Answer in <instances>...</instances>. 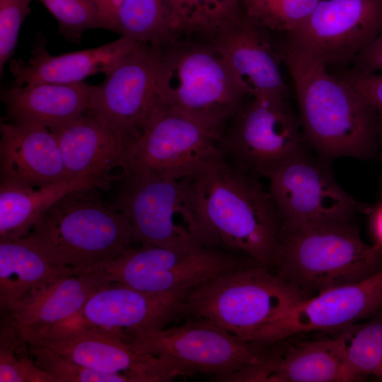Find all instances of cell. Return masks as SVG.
<instances>
[{
  "label": "cell",
  "instance_id": "1",
  "mask_svg": "<svg viewBox=\"0 0 382 382\" xmlns=\"http://www.w3.org/2000/svg\"><path fill=\"white\" fill-rule=\"evenodd\" d=\"M283 52L306 144L327 161L371 157L381 129L368 101L325 65L285 45Z\"/></svg>",
  "mask_w": 382,
  "mask_h": 382
},
{
  "label": "cell",
  "instance_id": "2",
  "mask_svg": "<svg viewBox=\"0 0 382 382\" xmlns=\"http://www.w3.org/2000/svg\"><path fill=\"white\" fill-rule=\"evenodd\" d=\"M185 178L221 246L272 269L282 222L270 191L258 178L231 164L219 148Z\"/></svg>",
  "mask_w": 382,
  "mask_h": 382
},
{
  "label": "cell",
  "instance_id": "3",
  "mask_svg": "<svg viewBox=\"0 0 382 382\" xmlns=\"http://www.w3.org/2000/svg\"><path fill=\"white\" fill-rule=\"evenodd\" d=\"M272 269L309 298L379 272L382 250L366 243L352 220L282 226Z\"/></svg>",
  "mask_w": 382,
  "mask_h": 382
},
{
  "label": "cell",
  "instance_id": "4",
  "mask_svg": "<svg viewBox=\"0 0 382 382\" xmlns=\"http://www.w3.org/2000/svg\"><path fill=\"white\" fill-rule=\"evenodd\" d=\"M98 190L81 188L65 195L40 215L23 238L52 262L76 274L125 254L133 243L129 221Z\"/></svg>",
  "mask_w": 382,
  "mask_h": 382
},
{
  "label": "cell",
  "instance_id": "5",
  "mask_svg": "<svg viewBox=\"0 0 382 382\" xmlns=\"http://www.w3.org/2000/svg\"><path fill=\"white\" fill-rule=\"evenodd\" d=\"M112 200L129 220L133 243L163 248H221L187 178L153 174L116 176Z\"/></svg>",
  "mask_w": 382,
  "mask_h": 382
},
{
  "label": "cell",
  "instance_id": "6",
  "mask_svg": "<svg viewBox=\"0 0 382 382\" xmlns=\"http://www.w3.org/2000/svg\"><path fill=\"white\" fill-rule=\"evenodd\" d=\"M307 298L271 269L247 265L187 292L185 318L209 319L245 342L263 346L271 327Z\"/></svg>",
  "mask_w": 382,
  "mask_h": 382
},
{
  "label": "cell",
  "instance_id": "7",
  "mask_svg": "<svg viewBox=\"0 0 382 382\" xmlns=\"http://www.w3.org/2000/svg\"><path fill=\"white\" fill-rule=\"evenodd\" d=\"M161 48L159 100L221 134L249 96L224 59L191 35Z\"/></svg>",
  "mask_w": 382,
  "mask_h": 382
},
{
  "label": "cell",
  "instance_id": "8",
  "mask_svg": "<svg viewBox=\"0 0 382 382\" xmlns=\"http://www.w3.org/2000/svg\"><path fill=\"white\" fill-rule=\"evenodd\" d=\"M224 127L219 148L234 166L258 178L306 151L299 118L286 98L255 96Z\"/></svg>",
  "mask_w": 382,
  "mask_h": 382
},
{
  "label": "cell",
  "instance_id": "9",
  "mask_svg": "<svg viewBox=\"0 0 382 382\" xmlns=\"http://www.w3.org/2000/svg\"><path fill=\"white\" fill-rule=\"evenodd\" d=\"M245 265L243 260L220 248L177 249L141 245L82 272L98 271L110 282L144 292L186 294Z\"/></svg>",
  "mask_w": 382,
  "mask_h": 382
},
{
  "label": "cell",
  "instance_id": "10",
  "mask_svg": "<svg viewBox=\"0 0 382 382\" xmlns=\"http://www.w3.org/2000/svg\"><path fill=\"white\" fill-rule=\"evenodd\" d=\"M131 342L144 352L169 359L185 376L204 374L214 381L260 361L269 351L209 319L194 316L180 325L137 335Z\"/></svg>",
  "mask_w": 382,
  "mask_h": 382
},
{
  "label": "cell",
  "instance_id": "11",
  "mask_svg": "<svg viewBox=\"0 0 382 382\" xmlns=\"http://www.w3.org/2000/svg\"><path fill=\"white\" fill-rule=\"evenodd\" d=\"M221 133L167 106L159 100L141 133L123 150V174L189 176L219 148Z\"/></svg>",
  "mask_w": 382,
  "mask_h": 382
},
{
  "label": "cell",
  "instance_id": "12",
  "mask_svg": "<svg viewBox=\"0 0 382 382\" xmlns=\"http://www.w3.org/2000/svg\"><path fill=\"white\" fill-rule=\"evenodd\" d=\"M327 162L306 151L267 177L282 226L348 221L357 214L370 213L371 207L341 187Z\"/></svg>",
  "mask_w": 382,
  "mask_h": 382
},
{
  "label": "cell",
  "instance_id": "13",
  "mask_svg": "<svg viewBox=\"0 0 382 382\" xmlns=\"http://www.w3.org/2000/svg\"><path fill=\"white\" fill-rule=\"evenodd\" d=\"M161 60V46L141 45L93 86L88 111L115 133L124 149L158 102Z\"/></svg>",
  "mask_w": 382,
  "mask_h": 382
},
{
  "label": "cell",
  "instance_id": "14",
  "mask_svg": "<svg viewBox=\"0 0 382 382\" xmlns=\"http://www.w3.org/2000/svg\"><path fill=\"white\" fill-rule=\"evenodd\" d=\"M18 332L28 344L47 347L98 371L123 375L129 382L170 381L185 376L169 359L91 328L62 324L40 331Z\"/></svg>",
  "mask_w": 382,
  "mask_h": 382
},
{
  "label": "cell",
  "instance_id": "15",
  "mask_svg": "<svg viewBox=\"0 0 382 382\" xmlns=\"http://www.w3.org/2000/svg\"><path fill=\"white\" fill-rule=\"evenodd\" d=\"M240 6L192 34L209 44L224 59L250 97L287 98L289 88L281 72L283 46Z\"/></svg>",
  "mask_w": 382,
  "mask_h": 382
},
{
  "label": "cell",
  "instance_id": "16",
  "mask_svg": "<svg viewBox=\"0 0 382 382\" xmlns=\"http://www.w3.org/2000/svg\"><path fill=\"white\" fill-rule=\"evenodd\" d=\"M382 31V0H320L285 45L328 68L343 67Z\"/></svg>",
  "mask_w": 382,
  "mask_h": 382
},
{
  "label": "cell",
  "instance_id": "17",
  "mask_svg": "<svg viewBox=\"0 0 382 382\" xmlns=\"http://www.w3.org/2000/svg\"><path fill=\"white\" fill-rule=\"evenodd\" d=\"M186 294L148 293L123 284L108 283L62 324L91 328L131 342L137 335L184 318Z\"/></svg>",
  "mask_w": 382,
  "mask_h": 382
},
{
  "label": "cell",
  "instance_id": "18",
  "mask_svg": "<svg viewBox=\"0 0 382 382\" xmlns=\"http://www.w3.org/2000/svg\"><path fill=\"white\" fill-rule=\"evenodd\" d=\"M381 311L382 270L360 282L301 300L271 327L263 345H272L298 334L340 330Z\"/></svg>",
  "mask_w": 382,
  "mask_h": 382
},
{
  "label": "cell",
  "instance_id": "19",
  "mask_svg": "<svg viewBox=\"0 0 382 382\" xmlns=\"http://www.w3.org/2000/svg\"><path fill=\"white\" fill-rule=\"evenodd\" d=\"M361 381L334 338L301 341L217 381L352 382Z\"/></svg>",
  "mask_w": 382,
  "mask_h": 382
},
{
  "label": "cell",
  "instance_id": "20",
  "mask_svg": "<svg viewBox=\"0 0 382 382\" xmlns=\"http://www.w3.org/2000/svg\"><path fill=\"white\" fill-rule=\"evenodd\" d=\"M1 180L42 187L67 178L54 134L45 127L0 125Z\"/></svg>",
  "mask_w": 382,
  "mask_h": 382
},
{
  "label": "cell",
  "instance_id": "21",
  "mask_svg": "<svg viewBox=\"0 0 382 382\" xmlns=\"http://www.w3.org/2000/svg\"><path fill=\"white\" fill-rule=\"evenodd\" d=\"M38 41L28 61L11 59L8 68L16 86L32 83H74L98 73L107 74L142 44L121 36L100 47L52 55Z\"/></svg>",
  "mask_w": 382,
  "mask_h": 382
},
{
  "label": "cell",
  "instance_id": "22",
  "mask_svg": "<svg viewBox=\"0 0 382 382\" xmlns=\"http://www.w3.org/2000/svg\"><path fill=\"white\" fill-rule=\"evenodd\" d=\"M54 134L69 179L91 178L111 188L124 146L115 133L87 110L76 119L50 129Z\"/></svg>",
  "mask_w": 382,
  "mask_h": 382
},
{
  "label": "cell",
  "instance_id": "23",
  "mask_svg": "<svg viewBox=\"0 0 382 382\" xmlns=\"http://www.w3.org/2000/svg\"><path fill=\"white\" fill-rule=\"evenodd\" d=\"M108 283L111 282L98 271L57 278L4 311V322L19 331L30 332L59 325L78 313L93 293Z\"/></svg>",
  "mask_w": 382,
  "mask_h": 382
},
{
  "label": "cell",
  "instance_id": "24",
  "mask_svg": "<svg viewBox=\"0 0 382 382\" xmlns=\"http://www.w3.org/2000/svg\"><path fill=\"white\" fill-rule=\"evenodd\" d=\"M92 88L84 82L26 83L2 88L1 100L11 122L51 129L87 112Z\"/></svg>",
  "mask_w": 382,
  "mask_h": 382
},
{
  "label": "cell",
  "instance_id": "25",
  "mask_svg": "<svg viewBox=\"0 0 382 382\" xmlns=\"http://www.w3.org/2000/svg\"><path fill=\"white\" fill-rule=\"evenodd\" d=\"M81 188L110 189L102 182L86 178L66 179L39 187L1 180L0 240L24 238L50 206Z\"/></svg>",
  "mask_w": 382,
  "mask_h": 382
},
{
  "label": "cell",
  "instance_id": "26",
  "mask_svg": "<svg viewBox=\"0 0 382 382\" xmlns=\"http://www.w3.org/2000/svg\"><path fill=\"white\" fill-rule=\"evenodd\" d=\"M76 274L57 265L25 239L0 240V304L9 310L40 286Z\"/></svg>",
  "mask_w": 382,
  "mask_h": 382
},
{
  "label": "cell",
  "instance_id": "27",
  "mask_svg": "<svg viewBox=\"0 0 382 382\" xmlns=\"http://www.w3.org/2000/svg\"><path fill=\"white\" fill-rule=\"evenodd\" d=\"M334 339L361 381L371 375L382 381V311L364 323L345 326Z\"/></svg>",
  "mask_w": 382,
  "mask_h": 382
},
{
  "label": "cell",
  "instance_id": "28",
  "mask_svg": "<svg viewBox=\"0 0 382 382\" xmlns=\"http://www.w3.org/2000/svg\"><path fill=\"white\" fill-rule=\"evenodd\" d=\"M115 32L142 45L167 44L171 39L167 0H124Z\"/></svg>",
  "mask_w": 382,
  "mask_h": 382
},
{
  "label": "cell",
  "instance_id": "29",
  "mask_svg": "<svg viewBox=\"0 0 382 382\" xmlns=\"http://www.w3.org/2000/svg\"><path fill=\"white\" fill-rule=\"evenodd\" d=\"M320 0H241V8L252 21L271 33L288 34L311 15Z\"/></svg>",
  "mask_w": 382,
  "mask_h": 382
},
{
  "label": "cell",
  "instance_id": "30",
  "mask_svg": "<svg viewBox=\"0 0 382 382\" xmlns=\"http://www.w3.org/2000/svg\"><path fill=\"white\" fill-rule=\"evenodd\" d=\"M0 340V382H54L36 365L16 328L1 324Z\"/></svg>",
  "mask_w": 382,
  "mask_h": 382
},
{
  "label": "cell",
  "instance_id": "31",
  "mask_svg": "<svg viewBox=\"0 0 382 382\" xmlns=\"http://www.w3.org/2000/svg\"><path fill=\"white\" fill-rule=\"evenodd\" d=\"M171 39L192 34L238 8L241 0H167Z\"/></svg>",
  "mask_w": 382,
  "mask_h": 382
},
{
  "label": "cell",
  "instance_id": "32",
  "mask_svg": "<svg viewBox=\"0 0 382 382\" xmlns=\"http://www.w3.org/2000/svg\"><path fill=\"white\" fill-rule=\"evenodd\" d=\"M56 18L59 33L71 42H79L86 30L108 26L94 0H37Z\"/></svg>",
  "mask_w": 382,
  "mask_h": 382
},
{
  "label": "cell",
  "instance_id": "33",
  "mask_svg": "<svg viewBox=\"0 0 382 382\" xmlns=\"http://www.w3.org/2000/svg\"><path fill=\"white\" fill-rule=\"evenodd\" d=\"M28 350L36 365L54 382H129L123 375L87 368L45 347L28 344Z\"/></svg>",
  "mask_w": 382,
  "mask_h": 382
},
{
  "label": "cell",
  "instance_id": "34",
  "mask_svg": "<svg viewBox=\"0 0 382 382\" xmlns=\"http://www.w3.org/2000/svg\"><path fill=\"white\" fill-rule=\"evenodd\" d=\"M33 0H0V72L13 55Z\"/></svg>",
  "mask_w": 382,
  "mask_h": 382
},
{
  "label": "cell",
  "instance_id": "35",
  "mask_svg": "<svg viewBox=\"0 0 382 382\" xmlns=\"http://www.w3.org/2000/svg\"><path fill=\"white\" fill-rule=\"evenodd\" d=\"M337 74L349 83L371 105L382 132V74L361 72L350 69Z\"/></svg>",
  "mask_w": 382,
  "mask_h": 382
},
{
  "label": "cell",
  "instance_id": "36",
  "mask_svg": "<svg viewBox=\"0 0 382 382\" xmlns=\"http://www.w3.org/2000/svg\"><path fill=\"white\" fill-rule=\"evenodd\" d=\"M352 64V69L358 71L376 73L382 71V31L357 54Z\"/></svg>",
  "mask_w": 382,
  "mask_h": 382
},
{
  "label": "cell",
  "instance_id": "37",
  "mask_svg": "<svg viewBox=\"0 0 382 382\" xmlns=\"http://www.w3.org/2000/svg\"><path fill=\"white\" fill-rule=\"evenodd\" d=\"M124 0H94L108 30L115 32L119 9Z\"/></svg>",
  "mask_w": 382,
  "mask_h": 382
},
{
  "label": "cell",
  "instance_id": "38",
  "mask_svg": "<svg viewBox=\"0 0 382 382\" xmlns=\"http://www.w3.org/2000/svg\"><path fill=\"white\" fill-rule=\"evenodd\" d=\"M371 215V230L375 241V245L382 250V202L372 207L369 214Z\"/></svg>",
  "mask_w": 382,
  "mask_h": 382
}]
</instances>
